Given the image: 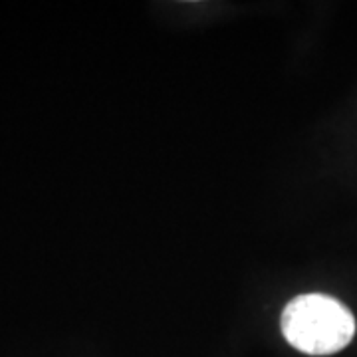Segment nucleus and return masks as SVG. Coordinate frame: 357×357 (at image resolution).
<instances>
[{"label": "nucleus", "mask_w": 357, "mask_h": 357, "mask_svg": "<svg viewBox=\"0 0 357 357\" xmlns=\"http://www.w3.org/2000/svg\"><path fill=\"white\" fill-rule=\"evenodd\" d=\"M356 318L340 300L326 294H302L282 312V333L306 356H333L351 344Z\"/></svg>", "instance_id": "f257e3e1"}]
</instances>
